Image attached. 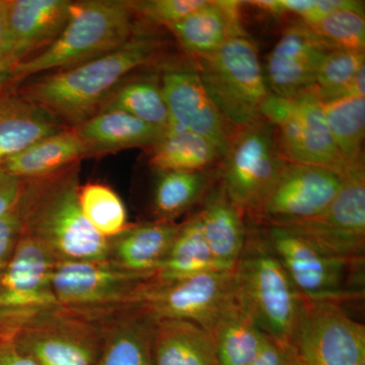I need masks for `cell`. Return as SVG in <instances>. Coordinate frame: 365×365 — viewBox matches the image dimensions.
<instances>
[{
    "label": "cell",
    "mask_w": 365,
    "mask_h": 365,
    "mask_svg": "<svg viewBox=\"0 0 365 365\" xmlns=\"http://www.w3.org/2000/svg\"><path fill=\"white\" fill-rule=\"evenodd\" d=\"M163 47L160 35L137 25L131 37L114 51L47 73L18 91L67 128H74L98 112L132 71L157 62Z\"/></svg>",
    "instance_id": "obj_1"
},
{
    "label": "cell",
    "mask_w": 365,
    "mask_h": 365,
    "mask_svg": "<svg viewBox=\"0 0 365 365\" xmlns=\"http://www.w3.org/2000/svg\"><path fill=\"white\" fill-rule=\"evenodd\" d=\"M81 163L49 176L24 180L21 232L58 261L109 259L110 241L91 227L79 204Z\"/></svg>",
    "instance_id": "obj_2"
},
{
    "label": "cell",
    "mask_w": 365,
    "mask_h": 365,
    "mask_svg": "<svg viewBox=\"0 0 365 365\" xmlns=\"http://www.w3.org/2000/svg\"><path fill=\"white\" fill-rule=\"evenodd\" d=\"M232 274L239 306L270 339L294 347L304 295L281 265L265 234L248 230Z\"/></svg>",
    "instance_id": "obj_3"
},
{
    "label": "cell",
    "mask_w": 365,
    "mask_h": 365,
    "mask_svg": "<svg viewBox=\"0 0 365 365\" xmlns=\"http://www.w3.org/2000/svg\"><path fill=\"white\" fill-rule=\"evenodd\" d=\"M135 14L125 0L73 1L68 23L44 51L9 72V83L72 68L114 51L135 31Z\"/></svg>",
    "instance_id": "obj_4"
},
{
    "label": "cell",
    "mask_w": 365,
    "mask_h": 365,
    "mask_svg": "<svg viewBox=\"0 0 365 365\" xmlns=\"http://www.w3.org/2000/svg\"><path fill=\"white\" fill-rule=\"evenodd\" d=\"M195 62L204 88L225 120L237 131L261 118L270 91L258 48L248 34L235 36Z\"/></svg>",
    "instance_id": "obj_5"
},
{
    "label": "cell",
    "mask_w": 365,
    "mask_h": 365,
    "mask_svg": "<svg viewBox=\"0 0 365 365\" xmlns=\"http://www.w3.org/2000/svg\"><path fill=\"white\" fill-rule=\"evenodd\" d=\"M235 300L232 270H220L174 281L144 280L128 307L155 321L193 322L212 333L223 312Z\"/></svg>",
    "instance_id": "obj_6"
},
{
    "label": "cell",
    "mask_w": 365,
    "mask_h": 365,
    "mask_svg": "<svg viewBox=\"0 0 365 365\" xmlns=\"http://www.w3.org/2000/svg\"><path fill=\"white\" fill-rule=\"evenodd\" d=\"M6 327L38 365H93L100 351L98 322L72 309L28 312Z\"/></svg>",
    "instance_id": "obj_7"
},
{
    "label": "cell",
    "mask_w": 365,
    "mask_h": 365,
    "mask_svg": "<svg viewBox=\"0 0 365 365\" xmlns=\"http://www.w3.org/2000/svg\"><path fill=\"white\" fill-rule=\"evenodd\" d=\"M277 131L261 117L237 132L220 165V181L245 215L258 208L287 163Z\"/></svg>",
    "instance_id": "obj_8"
},
{
    "label": "cell",
    "mask_w": 365,
    "mask_h": 365,
    "mask_svg": "<svg viewBox=\"0 0 365 365\" xmlns=\"http://www.w3.org/2000/svg\"><path fill=\"white\" fill-rule=\"evenodd\" d=\"M261 117L277 131L281 151L288 163L318 165L345 174L346 168L331 135L323 105L313 91L294 98L269 96Z\"/></svg>",
    "instance_id": "obj_9"
},
{
    "label": "cell",
    "mask_w": 365,
    "mask_h": 365,
    "mask_svg": "<svg viewBox=\"0 0 365 365\" xmlns=\"http://www.w3.org/2000/svg\"><path fill=\"white\" fill-rule=\"evenodd\" d=\"M273 225L299 235L333 256L361 264L365 249L364 165L343 175L337 196L319 215Z\"/></svg>",
    "instance_id": "obj_10"
},
{
    "label": "cell",
    "mask_w": 365,
    "mask_h": 365,
    "mask_svg": "<svg viewBox=\"0 0 365 365\" xmlns=\"http://www.w3.org/2000/svg\"><path fill=\"white\" fill-rule=\"evenodd\" d=\"M294 347L302 365H359L365 359V327L337 300L304 297Z\"/></svg>",
    "instance_id": "obj_11"
},
{
    "label": "cell",
    "mask_w": 365,
    "mask_h": 365,
    "mask_svg": "<svg viewBox=\"0 0 365 365\" xmlns=\"http://www.w3.org/2000/svg\"><path fill=\"white\" fill-rule=\"evenodd\" d=\"M151 277L123 270L109 259L102 261H58L51 287L58 307L85 313L125 309L137 287Z\"/></svg>",
    "instance_id": "obj_12"
},
{
    "label": "cell",
    "mask_w": 365,
    "mask_h": 365,
    "mask_svg": "<svg viewBox=\"0 0 365 365\" xmlns=\"http://www.w3.org/2000/svg\"><path fill=\"white\" fill-rule=\"evenodd\" d=\"M160 69L170 127L205 137L217 148L223 160L237 130L228 123L209 97L194 60L165 62Z\"/></svg>",
    "instance_id": "obj_13"
},
{
    "label": "cell",
    "mask_w": 365,
    "mask_h": 365,
    "mask_svg": "<svg viewBox=\"0 0 365 365\" xmlns=\"http://www.w3.org/2000/svg\"><path fill=\"white\" fill-rule=\"evenodd\" d=\"M265 235L297 290L309 299H351L346 289L349 268L360 264L338 258L319 249L314 242L278 225H265Z\"/></svg>",
    "instance_id": "obj_14"
},
{
    "label": "cell",
    "mask_w": 365,
    "mask_h": 365,
    "mask_svg": "<svg viewBox=\"0 0 365 365\" xmlns=\"http://www.w3.org/2000/svg\"><path fill=\"white\" fill-rule=\"evenodd\" d=\"M343 176L318 165L287 163L250 217L263 225L307 220L323 212L342 186Z\"/></svg>",
    "instance_id": "obj_15"
},
{
    "label": "cell",
    "mask_w": 365,
    "mask_h": 365,
    "mask_svg": "<svg viewBox=\"0 0 365 365\" xmlns=\"http://www.w3.org/2000/svg\"><path fill=\"white\" fill-rule=\"evenodd\" d=\"M330 51L306 24L297 21L288 26L264 68L271 95L294 98L313 90L319 66Z\"/></svg>",
    "instance_id": "obj_16"
},
{
    "label": "cell",
    "mask_w": 365,
    "mask_h": 365,
    "mask_svg": "<svg viewBox=\"0 0 365 365\" xmlns=\"http://www.w3.org/2000/svg\"><path fill=\"white\" fill-rule=\"evenodd\" d=\"M56 262L39 242L21 232L0 278V314L58 307L51 287Z\"/></svg>",
    "instance_id": "obj_17"
},
{
    "label": "cell",
    "mask_w": 365,
    "mask_h": 365,
    "mask_svg": "<svg viewBox=\"0 0 365 365\" xmlns=\"http://www.w3.org/2000/svg\"><path fill=\"white\" fill-rule=\"evenodd\" d=\"M11 71L44 51L71 18L69 0H6Z\"/></svg>",
    "instance_id": "obj_18"
},
{
    "label": "cell",
    "mask_w": 365,
    "mask_h": 365,
    "mask_svg": "<svg viewBox=\"0 0 365 365\" xmlns=\"http://www.w3.org/2000/svg\"><path fill=\"white\" fill-rule=\"evenodd\" d=\"M90 317L98 322L101 333L100 351L93 365H155V319L129 307Z\"/></svg>",
    "instance_id": "obj_19"
},
{
    "label": "cell",
    "mask_w": 365,
    "mask_h": 365,
    "mask_svg": "<svg viewBox=\"0 0 365 365\" xmlns=\"http://www.w3.org/2000/svg\"><path fill=\"white\" fill-rule=\"evenodd\" d=\"M66 129L50 113L11 88L9 81L0 85V167L33 144Z\"/></svg>",
    "instance_id": "obj_20"
},
{
    "label": "cell",
    "mask_w": 365,
    "mask_h": 365,
    "mask_svg": "<svg viewBox=\"0 0 365 365\" xmlns=\"http://www.w3.org/2000/svg\"><path fill=\"white\" fill-rule=\"evenodd\" d=\"M242 1L207 0L179 23L167 26L191 57H200L220 49L235 36L247 34L242 25Z\"/></svg>",
    "instance_id": "obj_21"
},
{
    "label": "cell",
    "mask_w": 365,
    "mask_h": 365,
    "mask_svg": "<svg viewBox=\"0 0 365 365\" xmlns=\"http://www.w3.org/2000/svg\"><path fill=\"white\" fill-rule=\"evenodd\" d=\"M198 211L204 235L215 260L232 270L246 245L245 213L228 197L220 179L209 189Z\"/></svg>",
    "instance_id": "obj_22"
},
{
    "label": "cell",
    "mask_w": 365,
    "mask_h": 365,
    "mask_svg": "<svg viewBox=\"0 0 365 365\" xmlns=\"http://www.w3.org/2000/svg\"><path fill=\"white\" fill-rule=\"evenodd\" d=\"M180 227L181 223L160 220L130 225L109 240V260L128 272L153 278Z\"/></svg>",
    "instance_id": "obj_23"
},
{
    "label": "cell",
    "mask_w": 365,
    "mask_h": 365,
    "mask_svg": "<svg viewBox=\"0 0 365 365\" xmlns=\"http://www.w3.org/2000/svg\"><path fill=\"white\" fill-rule=\"evenodd\" d=\"M88 150V158L127 148L155 145L167 131L120 110H101L74 127Z\"/></svg>",
    "instance_id": "obj_24"
},
{
    "label": "cell",
    "mask_w": 365,
    "mask_h": 365,
    "mask_svg": "<svg viewBox=\"0 0 365 365\" xmlns=\"http://www.w3.org/2000/svg\"><path fill=\"white\" fill-rule=\"evenodd\" d=\"M155 365H218L213 334L184 319L155 321Z\"/></svg>",
    "instance_id": "obj_25"
},
{
    "label": "cell",
    "mask_w": 365,
    "mask_h": 365,
    "mask_svg": "<svg viewBox=\"0 0 365 365\" xmlns=\"http://www.w3.org/2000/svg\"><path fill=\"white\" fill-rule=\"evenodd\" d=\"M88 150L72 128L47 137L9 158L0 169L21 180L38 179L81 163Z\"/></svg>",
    "instance_id": "obj_26"
},
{
    "label": "cell",
    "mask_w": 365,
    "mask_h": 365,
    "mask_svg": "<svg viewBox=\"0 0 365 365\" xmlns=\"http://www.w3.org/2000/svg\"><path fill=\"white\" fill-rule=\"evenodd\" d=\"M220 270L225 269L215 260L204 235L200 215L196 212L181 223L153 279L174 281Z\"/></svg>",
    "instance_id": "obj_27"
},
{
    "label": "cell",
    "mask_w": 365,
    "mask_h": 365,
    "mask_svg": "<svg viewBox=\"0 0 365 365\" xmlns=\"http://www.w3.org/2000/svg\"><path fill=\"white\" fill-rule=\"evenodd\" d=\"M220 179V168L160 173L153 201L155 220L176 222L180 216L202 202L209 189Z\"/></svg>",
    "instance_id": "obj_28"
},
{
    "label": "cell",
    "mask_w": 365,
    "mask_h": 365,
    "mask_svg": "<svg viewBox=\"0 0 365 365\" xmlns=\"http://www.w3.org/2000/svg\"><path fill=\"white\" fill-rule=\"evenodd\" d=\"M222 162L220 151L208 139L186 129L170 127L151 146L150 163L158 173L209 170Z\"/></svg>",
    "instance_id": "obj_29"
},
{
    "label": "cell",
    "mask_w": 365,
    "mask_h": 365,
    "mask_svg": "<svg viewBox=\"0 0 365 365\" xmlns=\"http://www.w3.org/2000/svg\"><path fill=\"white\" fill-rule=\"evenodd\" d=\"M212 334L218 365H249L268 337L235 300L223 312Z\"/></svg>",
    "instance_id": "obj_30"
},
{
    "label": "cell",
    "mask_w": 365,
    "mask_h": 365,
    "mask_svg": "<svg viewBox=\"0 0 365 365\" xmlns=\"http://www.w3.org/2000/svg\"><path fill=\"white\" fill-rule=\"evenodd\" d=\"M120 110L132 116L168 131L170 117L163 98L160 74L123 81L107 98L101 110Z\"/></svg>",
    "instance_id": "obj_31"
},
{
    "label": "cell",
    "mask_w": 365,
    "mask_h": 365,
    "mask_svg": "<svg viewBox=\"0 0 365 365\" xmlns=\"http://www.w3.org/2000/svg\"><path fill=\"white\" fill-rule=\"evenodd\" d=\"M322 105L334 143L347 170L364 165L365 97L342 98Z\"/></svg>",
    "instance_id": "obj_32"
},
{
    "label": "cell",
    "mask_w": 365,
    "mask_h": 365,
    "mask_svg": "<svg viewBox=\"0 0 365 365\" xmlns=\"http://www.w3.org/2000/svg\"><path fill=\"white\" fill-rule=\"evenodd\" d=\"M79 204L91 227L111 240L128 228L126 207L111 187L102 182H88L79 189Z\"/></svg>",
    "instance_id": "obj_33"
},
{
    "label": "cell",
    "mask_w": 365,
    "mask_h": 365,
    "mask_svg": "<svg viewBox=\"0 0 365 365\" xmlns=\"http://www.w3.org/2000/svg\"><path fill=\"white\" fill-rule=\"evenodd\" d=\"M330 50L364 51V2L350 0L313 25H307Z\"/></svg>",
    "instance_id": "obj_34"
},
{
    "label": "cell",
    "mask_w": 365,
    "mask_h": 365,
    "mask_svg": "<svg viewBox=\"0 0 365 365\" xmlns=\"http://www.w3.org/2000/svg\"><path fill=\"white\" fill-rule=\"evenodd\" d=\"M365 67V51L331 50L322 61L312 91L323 93L340 88Z\"/></svg>",
    "instance_id": "obj_35"
},
{
    "label": "cell",
    "mask_w": 365,
    "mask_h": 365,
    "mask_svg": "<svg viewBox=\"0 0 365 365\" xmlns=\"http://www.w3.org/2000/svg\"><path fill=\"white\" fill-rule=\"evenodd\" d=\"M350 0H256L245 4L257 7L260 11L282 16L292 14L297 21L313 25L336 9L347 6Z\"/></svg>",
    "instance_id": "obj_36"
},
{
    "label": "cell",
    "mask_w": 365,
    "mask_h": 365,
    "mask_svg": "<svg viewBox=\"0 0 365 365\" xmlns=\"http://www.w3.org/2000/svg\"><path fill=\"white\" fill-rule=\"evenodd\" d=\"M206 2L207 0H135L128 4L135 16L151 25L167 28L184 20Z\"/></svg>",
    "instance_id": "obj_37"
},
{
    "label": "cell",
    "mask_w": 365,
    "mask_h": 365,
    "mask_svg": "<svg viewBox=\"0 0 365 365\" xmlns=\"http://www.w3.org/2000/svg\"><path fill=\"white\" fill-rule=\"evenodd\" d=\"M21 235V217L19 203L0 218V278L13 257Z\"/></svg>",
    "instance_id": "obj_38"
},
{
    "label": "cell",
    "mask_w": 365,
    "mask_h": 365,
    "mask_svg": "<svg viewBox=\"0 0 365 365\" xmlns=\"http://www.w3.org/2000/svg\"><path fill=\"white\" fill-rule=\"evenodd\" d=\"M249 365H302L292 346L282 345L267 337L256 359Z\"/></svg>",
    "instance_id": "obj_39"
},
{
    "label": "cell",
    "mask_w": 365,
    "mask_h": 365,
    "mask_svg": "<svg viewBox=\"0 0 365 365\" xmlns=\"http://www.w3.org/2000/svg\"><path fill=\"white\" fill-rule=\"evenodd\" d=\"M0 365H38L21 349L11 328H0Z\"/></svg>",
    "instance_id": "obj_40"
},
{
    "label": "cell",
    "mask_w": 365,
    "mask_h": 365,
    "mask_svg": "<svg viewBox=\"0 0 365 365\" xmlns=\"http://www.w3.org/2000/svg\"><path fill=\"white\" fill-rule=\"evenodd\" d=\"M24 180L0 169V218L16 207L24 188Z\"/></svg>",
    "instance_id": "obj_41"
},
{
    "label": "cell",
    "mask_w": 365,
    "mask_h": 365,
    "mask_svg": "<svg viewBox=\"0 0 365 365\" xmlns=\"http://www.w3.org/2000/svg\"><path fill=\"white\" fill-rule=\"evenodd\" d=\"M314 93L321 103L332 102V101L347 98L365 97V67H362L351 81L340 88Z\"/></svg>",
    "instance_id": "obj_42"
},
{
    "label": "cell",
    "mask_w": 365,
    "mask_h": 365,
    "mask_svg": "<svg viewBox=\"0 0 365 365\" xmlns=\"http://www.w3.org/2000/svg\"><path fill=\"white\" fill-rule=\"evenodd\" d=\"M11 71L9 59L6 0H0V74L9 76Z\"/></svg>",
    "instance_id": "obj_43"
},
{
    "label": "cell",
    "mask_w": 365,
    "mask_h": 365,
    "mask_svg": "<svg viewBox=\"0 0 365 365\" xmlns=\"http://www.w3.org/2000/svg\"><path fill=\"white\" fill-rule=\"evenodd\" d=\"M359 365H365V359L362 360V361L360 362V364Z\"/></svg>",
    "instance_id": "obj_44"
}]
</instances>
